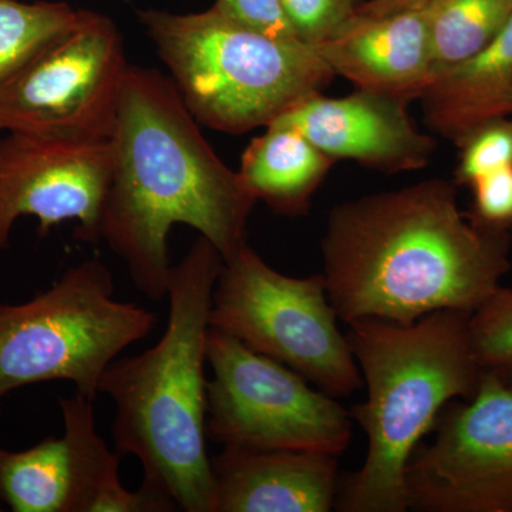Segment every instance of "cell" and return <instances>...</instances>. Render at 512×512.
<instances>
[{
    "label": "cell",
    "instance_id": "9a60e30c",
    "mask_svg": "<svg viewBox=\"0 0 512 512\" xmlns=\"http://www.w3.org/2000/svg\"><path fill=\"white\" fill-rule=\"evenodd\" d=\"M420 100L431 130L454 144L485 121L512 116V13L490 45L437 74Z\"/></svg>",
    "mask_w": 512,
    "mask_h": 512
},
{
    "label": "cell",
    "instance_id": "9c48e42d",
    "mask_svg": "<svg viewBox=\"0 0 512 512\" xmlns=\"http://www.w3.org/2000/svg\"><path fill=\"white\" fill-rule=\"evenodd\" d=\"M128 67L113 20L86 10L0 82V131L110 138Z\"/></svg>",
    "mask_w": 512,
    "mask_h": 512
},
{
    "label": "cell",
    "instance_id": "cb8c5ba5",
    "mask_svg": "<svg viewBox=\"0 0 512 512\" xmlns=\"http://www.w3.org/2000/svg\"><path fill=\"white\" fill-rule=\"evenodd\" d=\"M470 188L468 220L487 231L512 235V167L485 175Z\"/></svg>",
    "mask_w": 512,
    "mask_h": 512
},
{
    "label": "cell",
    "instance_id": "7402d4cb",
    "mask_svg": "<svg viewBox=\"0 0 512 512\" xmlns=\"http://www.w3.org/2000/svg\"><path fill=\"white\" fill-rule=\"evenodd\" d=\"M456 146L460 150L454 171L457 187H470L485 175L512 167V117L485 121L468 131Z\"/></svg>",
    "mask_w": 512,
    "mask_h": 512
},
{
    "label": "cell",
    "instance_id": "30bf717a",
    "mask_svg": "<svg viewBox=\"0 0 512 512\" xmlns=\"http://www.w3.org/2000/svg\"><path fill=\"white\" fill-rule=\"evenodd\" d=\"M434 429L407 464L409 510L512 512V387L484 373L476 396L448 403Z\"/></svg>",
    "mask_w": 512,
    "mask_h": 512
},
{
    "label": "cell",
    "instance_id": "2e32d148",
    "mask_svg": "<svg viewBox=\"0 0 512 512\" xmlns=\"http://www.w3.org/2000/svg\"><path fill=\"white\" fill-rule=\"evenodd\" d=\"M335 161L301 131L274 123L242 154L238 174L256 201L276 214L303 215Z\"/></svg>",
    "mask_w": 512,
    "mask_h": 512
},
{
    "label": "cell",
    "instance_id": "6da1fadb",
    "mask_svg": "<svg viewBox=\"0 0 512 512\" xmlns=\"http://www.w3.org/2000/svg\"><path fill=\"white\" fill-rule=\"evenodd\" d=\"M511 247L512 235L468 220L457 185L441 178L336 205L320 242L329 301L346 325L473 313L510 272Z\"/></svg>",
    "mask_w": 512,
    "mask_h": 512
},
{
    "label": "cell",
    "instance_id": "ac0fdd59",
    "mask_svg": "<svg viewBox=\"0 0 512 512\" xmlns=\"http://www.w3.org/2000/svg\"><path fill=\"white\" fill-rule=\"evenodd\" d=\"M0 498L16 512H73L74 467L66 437L22 451L0 448Z\"/></svg>",
    "mask_w": 512,
    "mask_h": 512
},
{
    "label": "cell",
    "instance_id": "7a4b0ae2",
    "mask_svg": "<svg viewBox=\"0 0 512 512\" xmlns=\"http://www.w3.org/2000/svg\"><path fill=\"white\" fill-rule=\"evenodd\" d=\"M173 80L128 67L111 134L113 168L99 222L103 239L153 301L168 293V235L184 224L224 261L247 242L256 200L202 136Z\"/></svg>",
    "mask_w": 512,
    "mask_h": 512
},
{
    "label": "cell",
    "instance_id": "484cf974",
    "mask_svg": "<svg viewBox=\"0 0 512 512\" xmlns=\"http://www.w3.org/2000/svg\"><path fill=\"white\" fill-rule=\"evenodd\" d=\"M429 0H366L357 13L366 16H387L423 8Z\"/></svg>",
    "mask_w": 512,
    "mask_h": 512
},
{
    "label": "cell",
    "instance_id": "44dd1931",
    "mask_svg": "<svg viewBox=\"0 0 512 512\" xmlns=\"http://www.w3.org/2000/svg\"><path fill=\"white\" fill-rule=\"evenodd\" d=\"M470 339L483 372L512 387V288L500 286L471 313Z\"/></svg>",
    "mask_w": 512,
    "mask_h": 512
},
{
    "label": "cell",
    "instance_id": "4316f807",
    "mask_svg": "<svg viewBox=\"0 0 512 512\" xmlns=\"http://www.w3.org/2000/svg\"><path fill=\"white\" fill-rule=\"evenodd\" d=\"M0 511H2V507H0Z\"/></svg>",
    "mask_w": 512,
    "mask_h": 512
},
{
    "label": "cell",
    "instance_id": "603a6c76",
    "mask_svg": "<svg viewBox=\"0 0 512 512\" xmlns=\"http://www.w3.org/2000/svg\"><path fill=\"white\" fill-rule=\"evenodd\" d=\"M296 37L306 45L326 42L366 0H281Z\"/></svg>",
    "mask_w": 512,
    "mask_h": 512
},
{
    "label": "cell",
    "instance_id": "5b68a950",
    "mask_svg": "<svg viewBox=\"0 0 512 512\" xmlns=\"http://www.w3.org/2000/svg\"><path fill=\"white\" fill-rule=\"evenodd\" d=\"M138 19L192 116L222 133L271 126L335 76L315 46L275 39L214 8L141 10Z\"/></svg>",
    "mask_w": 512,
    "mask_h": 512
},
{
    "label": "cell",
    "instance_id": "8992f818",
    "mask_svg": "<svg viewBox=\"0 0 512 512\" xmlns=\"http://www.w3.org/2000/svg\"><path fill=\"white\" fill-rule=\"evenodd\" d=\"M114 293L107 266L84 261L28 302H0V406L13 390L45 382H70L96 399L107 367L157 322Z\"/></svg>",
    "mask_w": 512,
    "mask_h": 512
},
{
    "label": "cell",
    "instance_id": "8fae6325",
    "mask_svg": "<svg viewBox=\"0 0 512 512\" xmlns=\"http://www.w3.org/2000/svg\"><path fill=\"white\" fill-rule=\"evenodd\" d=\"M111 168V138L36 133L0 138V249L9 248L20 217L37 218L40 235L77 221L79 238L99 241Z\"/></svg>",
    "mask_w": 512,
    "mask_h": 512
},
{
    "label": "cell",
    "instance_id": "3957f363",
    "mask_svg": "<svg viewBox=\"0 0 512 512\" xmlns=\"http://www.w3.org/2000/svg\"><path fill=\"white\" fill-rule=\"evenodd\" d=\"M222 264L217 248L198 238L171 269L163 338L141 355L114 360L99 384L116 404L117 450L143 467L141 487L185 512H214L205 363Z\"/></svg>",
    "mask_w": 512,
    "mask_h": 512
},
{
    "label": "cell",
    "instance_id": "d6986e66",
    "mask_svg": "<svg viewBox=\"0 0 512 512\" xmlns=\"http://www.w3.org/2000/svg\"><path fill=\"white\" fill-rule=\"evenodd\" d=\"M423 10L436 77L493 42L510 19L512 0H429Z\"/></svg>",
    "mask_w": 512,
    "mask_h": 512
},
{
    "label": "cell",
    "instance_id": "277c9868",
    "mask_svg": "<svg viewBox=\"0 0 512 512\" xmlns=\"http://www.w3.org/2000/svg\"><path fill=\"white\" fill-rule=\"evenodd\" d=\"M471 313L437 311L412 325L377 319L349 323L350 349L367 387L350 414L369 447L362 468L343 485V512H404L407 464L453 400L476 396L484 372L470 339Z\"/></svg>",
    "mask_w": 512,
    "mask_h": 512
},
{
    "label": "cell",
    "instance_id": "52a82bcc",
    "mask_svg": "<svg viewBox=\"0 0 512 512\" xmlns=\"http://www.w3.org/2000/svg\"><path fill=\"white\" fill-rule=\"evenodd\" d=\"M338 319L325 275L281 274L247 242L224 261L212 292L211 328L295 370L322 392L346 397L363 386V377Z\"/></svg>",
    "mask_w": 512,
    "mask_h": 512
},
{
    "label": "cell",
    "instance_id": "4fadbf2b",
    "mask_svg": "<svg viewBox=\"0 0 512 512\" xmlns=\"http://www.w3.org/2000/svg\"><path fill=\"white\" fill-rule=\"evenodd\" d=\"M332 72L357 89L396 99H420L434 79L433 53L423 8L387 16L356 13L315 46Z\"/></svg>",
    "mask_w": 512,
    "mask_h": 512
},
{
    "label": "cell",
    "instance_id": "ffe728a7",
    "mask_svg": "<svg viewBox=\"0 0 512 512\" xmlns=\"http://www.w3.org/2000/svg\"><path fill=\"white\" fill-rule=\"evenodd\" d=\"M84 12L66 2L0 0V82L50 40L77 25Z\"/></svg>",
    "mask_w": 512,
    "mask_h": 512
},
{
    "label": "cell",
    "instance_id": "e0dca14e",
    "mask_svg": "<svg viewBox=\"0 0 512 512\" xmlns=\"http://www.w3.org/2000/svg\"><path fill=\"white\" fill-rule=\"evenodd\" d=\"M92 399L60 400L64 434L74 467L73 512H168L173 504L140 487L130 491L119 477L120 453H111L96 430Z\"/></svg>",
    "mask_w": 512,
    "mask_h": 512
},
{
    "label": "cell",
    "instance_id": "ba28073f",
    "mask_svg": "<svg viewBox=\"0 0 512 512\" xmlns=\"http://www.w3.org/2000/svg\"><path fill=\"white\" fill-rule=\"evenodd\" d=\"M207 362V437L228 447L301 450L340 456L352 439V414L305 377L211 328Z\"/></svg>",
    "mask_w": 512,
    "mask_h": 512
},
{
    "label": "cell",
    "instance_id": "5bb4252c",
    "mask_svg": "<svg viewBox=\"0 0 512 512\" xmlns=\"http://www.w3.org/2000/svg\"><path fill=\"white\" fill-rule=\"evenodd\" d=\"M214 512H329L338 498V456L225 446L211 458Z\"/></svg>",
    "mask_w": 512,
    "mask_h": 512
},
{
    "label": "cell",
    "instance_id": "7c38bea8",
    "mask_svg": "<svg viewBox=\"0 0 512 512\" xmlns=\"http://www.w3.org/2000/svg\"><path fill=\"white\" fill-rule=\"evenodd\" d=\"M407 104L363 89L340 99L318 93L275 123L295 127L333 161L346 158L383 173H400L426 167L436 151Z\"/></svg>",
    "mask_w": 512,
    "mask_h": 512
},
{
    "label": "cell",
    "instance_id": "d4e9b609",
    "mask_svg": "<svg viewBox=\"0 0 512 512\" xmlns=\"http://www.w3.org/2000/svg\"><path fill=\"white\" fill-rule=\"evenodd\" d=\"M212 8L234 22L275 39L299 40L281 0H215Z\"/></svg>",
    "mask_w": 512,
    "mask_h": 512
}]
</instances>
